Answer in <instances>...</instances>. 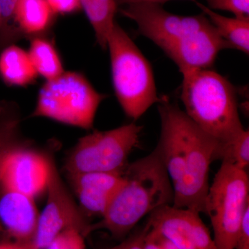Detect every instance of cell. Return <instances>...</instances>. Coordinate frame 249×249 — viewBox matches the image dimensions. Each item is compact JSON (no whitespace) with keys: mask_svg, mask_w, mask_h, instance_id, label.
Listing matches in <instances>:
<instances>
[{"mask_svg":"<svg viewBox=\"0 0 249 249\" xmlns=\"http://www.w3.org/2000/svg\"><path fill=\"white\" fill-rule=\"evenodd\" d=\"M119 11L133 20L139 34L162 49L181 73L190 69H209L221 51L231 49L204 14L178 16L160 4L147 2L125 5Z\"/></svg>","mask_w":249,"mask_h":249,"instance_id":"cell-1","label":"cell"},{"mask_svg":"<svg viewBox=\"0 0 249 249\" xmlns=\"http://www.w3.org/2000/svg\"><path fill=\"white\" fill-rule=\"evenodd\" d=\"M123 177L102 219L91 225L90 232L106 229L121 238L147 214L173 205V184L157 147L148 155L128 163Z\"/></svg>","mask_w":249,"mask_h":249,"instance_id":"cell-2","label":"cell"},{"mask_svg":"<svg viewBox=\"0 0 249 249\" xmlns=\"http://www.w3.org/2000/svg\"><path fill=\"white\" fill-rule=\"evenodd\" d=\"M181 73V99L187 115L222 145L231 142L245 129L235 88L209 69H190Z\"/></svg>","mask_w":249,"mask_h":249,"instance_id":"cell-3","label":"cell"},{"mask_svg":"<svg viewBox=\"0 0 249 249\" xmlns=\"http://www.w3.org/2000/svg\"><path fill=\"white\" fill-rule=\"evenodd\" d=\"M107 49L116 97L126 115L137 120L161 99L157 95L151 65L116 22L108 36Z\"/></svg>","mask_w":249,"mask_h":249,"instance_id":"cell-4","label":"cell"},{"mask_svg":"<svg viewBox=\"0 0 249 249\" xmlns=\"http://www.w3.org/2000/svg\"><path fill=\"white\" fill-rule=\"evenodd\" d=\"M249 209V178L245 170L222 162L209 186L205 214L211 219L218 249H235Z\"/></svg>","mask_w":249,"mask_h":249,"instance_id":"cell-5","label":"cell"},{"mask_svg":"<svg viewBox=\"0 0 249 249\" xmlns=\"http://www.w3.org/2000/svg\"><path fill=\"white\" fill-rule=\"evenodd\" d=\"M106 97L83 75L64 72L53 80H47L42 86L32 116L91 129L98 108Z\"/></svg>","mask_w":249,"mask_h":249,"instance_id":"cell-6","label":"cell"},{"mask_svg":"<svg viewBox=\"0 0 249 249\" xmlns=\"http://www.w3.org/2000/svg\"><path fill=\"white\" fill-rule=\"evenodd\" d=\"M142 129L132 123L82 137L68 156L67 173H124L129 156L139 145Z\"/></svg>","mask_w":249,"mask_h":249,"instance_id":"cell-7","label":"cell"},{"mask_svg":"<svg viewBox=\"0 0 249 249\" xmlns=\"http://www.w3.org/2000/svg\"><path fill=\"white\" fill-rule=\"evenodd\" d=\"M221 148V142L192 121L183 175L173 187L174 206L205 213L210 167L214 160H220Z\"/></svg>","mask_w":249,"mask_h":249,"instance_id":"cell-8","label":"cell"},{"mask_svg":"<svg viewBox=\"0 0 249 249\" xmlns=\"http://www.w3.org/2000/svg\"><path fill=\"white\" fill-rule=\"evenodd\" d=\"M47 201L39 217L33 243L38 249H45L52 241L65 231L76 229L86 235L91 225L65 184L55 163L50 159V170L47 182Z\"/></svg>","mask_w":249,"mask_h":249,"instance_id":"cell-9","label":"cell"},{"mask_svg":"<svg viewBox=\"0 0 249 249\" xmlns=\"http://www.w3.org/2000/svg\"><path fill=\"white\" fill-rule=\"evenodd\" d=\"M147 224L179 249H218L196 211L167 205L150 213Z\"/></svg>","mask_w":249,"mask_h":249,"instance_id":"cell-10","label":"cell"},{"mask_svg":"<svg viewBox=\"0 0 249 249\" xmlns=\"http://www.w3.org/2000/svg\"><path fill=\"white\" fill-rule=\"evenodd\" d=\"M50 159L26 149H14L0 158V183L3 189L35 198L47 188Z\"/></svg>","mask_w":249,"mask_h":249,"instance_id":"cell-11","label":"cell"},{"mask_svg":"<svg viewBox=\"0 0 249 249\" xmlns=\"http://www.w3.org/2000/svg\"><path fill=\"white\" fill-rule=\"evenodd\" d=\"M39 217L34 198L3 189L0 197V222L16 242H33Z\"/></svg>","mask_w":249,"mask_h":249,"instance_id":"cell-12","label":"cell"},{"mask_svg":"<svg viewBox=\"0 0 249 249\" xmlns=\"http://www.w3.org/2000/svg\"><path fill=\"white\" fill-rule=\"evenodd\" d=\"M124 173L68 174L70 182L83 209L102 217L123 181Z\"/></svg>","mask_w":249,"mask_h":249,"instance_id":"cell-13","label":"cell"},{"mask_svg":"<svg viewBox=\"0 0 249 249\" xmlns=\"http://www.w3.org/2000/svg\"><path fill=\"white\" fill-rule=\"evenodd\" d=\"M37 72L27 52L16 45L4 49L0 54V76L6 84L25 86L34 83Z\"/></svg>","mask_w":249,"mask_h":249,"instance_id":"cell-14","label":"cell"},{"mask_svg":"<svg viewBox=\"0 0 249 249\" xmlns=\"http://www.w3.org/2000/svg\"><path fill=\"white\" fill-rule=\"evenodd\" d=\"M196 3L231 48L249 54V19L225 17L200 2Z\"/></svg>","mask_w":249,"mask_h":249,"instance_id":"cell-15","label":"cell"},{"mask_svg":"<svg viewBox=\"0 0 249 249\" xmlns=\"http://www.w3.org/2000/svg\"><path fill=\"white\" fill-rule=\"evenodd\" d=\"M53 15L47 0H19L14 19L17 23L18 30L35 35L47 29Z\"/></svg>","mask_w":249,"mask_h":249,"instance_id":"cell-16","label":"cell"},{"mask_svg":"<svg viewBox=\"0 0 249 249\" xmlns=\"http://www.w3.org/2000/svg\"><path fill=\"white\" fill-rule=\"evenodd\" d=\"M90 24L92 26L98 45L107 49L108 36L114 26L118 6L114 0H79Z\"/></svg>","mask_w":249,"mask_h":249,"instance_id":"cell-17","label":"cell"},{"mask_svg":"<svg viewBox=\"0 0 249 249\" xmlns=\"http://www.w3.org/2000/svg\"><path fill=\"white\" fill-rule=\"evenodd\" d=\"M28 55L37 74L47 80H53L65 72L56 50L45 39L36 37L31 41Z\"/></svg>","mask_w":249,"mask_h":249,"instance_id":"cell-18","label":"cell"},{"mask_svg":"<svg viewBox=\"0 0 249 249\" xmlns=\"http://www.w3.org/2000/svg\"><path fill=\"white\" fill-rule=\"evenodd\" d=\"M222 145V144H221ZM220 160L245 170L249 165V132L244 129L231 142L222 145Z\"/></svg>","mask_w":249,"mask_h":249,"instance_id":"cell-19","label":"cell"},{"mask_svg":"<svg viewBox=\"0 0 249 249\" xmlns=\"http://www.w3.org/2000/svg\"><path fill=\"white\" fill-rule=\"evenodd\" d=\"M84 237L76 229H69L57 235L45 249H86Z\"/></svg>","mask_w":249,"mask_h":249,"instance_id":"cell-20","label":"cell"},{"mask_svg":"<svg viewBox=\"0 0 249 249\" xmlns=\"http://www.w3.org/2000/svg\"><path fill=\"white\" fill-rule=\"evenodd\" d=\"M211 9L229 11L240 19H249V0H206Z\"/></svg>","mask_w":249,"mask_h":249,"instance_id":"cell-21","label":"cell"},{"mask_svg":"<svg viewBox=\"0 0 249 249\" xmlns=\"http://www.w3.org/2000/svg\"><path fill=\"white\" fill-rule=\"evenodd\" d=\"M54 14H67L82 9L79 0H47Z\"/></svg>","mask_w":249,"mask_h":249,"instance_id":"cell-22","label":"cell"},{"mask_svg":"<svg viewBox=\"0 0 249 249\" xmlns=\"http://www.w3.org/2000/svg\"><path fill=\"white\" fill-rule=\"evenodd\" d=\"M19 0H0L1 17H2V27L6 29L9 27V23L14 19L15 10Z\"/></svg>","mask_w":249,"mask_h":249,"instance_id":"cell-23","label":"cell"},{"mask_svg":"<svg viewBox=\"0 0 249 249\" xmlns=\"http://www.w3.org/2000/svg\"><path fill=\"white\" fill-rule=\"evenodd\" d=\"M235 249H249V209L244 216Z\"/></svg>","mask_w":249,"mask_h":249,"instance_id":"cell-24","label":"cell"},{"mask_svg":"<svg viewBox=\"0 0 249 249\" xmlns=\"http://www.w3.org/2000/svg\"><path fill=\"white\" fill-rule=\"evenodd\" d=\"M145 227L139 232L131 236L127 240L121 244L122 249H143V239Z\"/></svg>","mask_w":249,"mask_h":249,"instance_id":"cell-25","label":"cell"},{"mask_svg":"<svg viewBox=\"0 0 249 249\" xmlns=\"http://www.w3.org/2000/svg\"><path fill=\"white\" fill-rule=\"evenodd\" d=\"M145 233L143 239V249H162L156 240L155 236L150 229L149 226H145Z\"/></svg>","mask_w":249,"mask_h":249,"instance_id":"cell-26","label":"cell"},{"mask_svg":"<svg viewBox=\"0 0 249 249\" xmlns=\"http://www.w3.org/2000/svg\"><path fill=\"white\" fill-rule=\"evenodd\" d=\"M0 249H38L30 242H6L0 244Z\"/></svg>","mask_w":249,"mask_h":249,"instance_id":"cell-27","label":"cell"},{"mask_svg":"<svg viewBox=\"0 0 249 249\" xmlns=\"http://www.w3.org/2000/svg\"><path fill=\"white\" fill-rule=\"evenodd\" d=\"M147 225H148V224H147ZM150 229L151 230L154 236H155L156 240L157 241V242H158L159 245H160V247H161L162 249H179L176 245H174L171 241L168 240V239L163 237V235H160V232L156 231L151 229L150 227Z\"/></svg>","mask_w":249,"mask_h":249,"instance_id":"cell-28","label":"cell"},{"mask_svg":"<svg viewBox=\"0 0 249 249\" xmlns=\"http://www.w3.org/2000/svg\"><path fill=\"white\" fill-rule=\"evenodd\" d=\"M116 1L117 6H125L131 4H134V3H141V2H147V3H155V4H164L168 1H172V0H114ZM196 1V0H194Z\"/></svg>","mask_w":249,"mask_h":249,"instance_id":"cell-29","label":"cell"},{"mask_svg":"<svg viewBox=\"0 0 249 249\" xmlns=\"http://www.w3.org/2000/svg\"><path fill=\"white\" fill-rule=\"evenodd\" d=\"M2 27V17H1V8H0V30Z\"/></svg>","mask_w":249,"mask_h":249,"instance_id":"cell-30","label":"cell"},{"mask_svg":"<svg viewBox=\"0 0 249 249\" xmlns=\"http://www.w3.org/2000/svg\"><path fill=\"white\" fill-rule=\"evenodd\" d=\"M111 249H122V247H121V245H119V246H117V247H114V248Z\"/></svg>","mask_w":249,"mask_h":249,"instance_id":"cell-31","label":"cell"}]
</instances>
